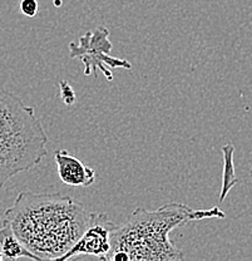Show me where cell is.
<instances>
[{"instance_id":"cell-5","label":"cell","mask_w":252,"mask_h":261,"mask_svg":"<svg viewBox=\"0 0 252 261\" xmlns=\"http://www.w3.org/2000/svg\"><path fill=\"white\" fill-rule=\"evenodd\" d=\"M116 227L117 226L110 221L107 214L92 212L80 238L59 261L70 260L82 255H91L105 261L112 249V233Z\"/></svg>"},{"instance_id":"cell-2","label":"cell","mask_w":252,"mask_h":261,"mask_svg":"<svg viewBox=\"0 0 252 261\" xmlns=\"http://www.w3.org/2000/svg\"><path fill=\"white\" fill-rule=\"evenodd\" d=\"M225 219L219 207L193 210L185 203L170 202L154 211L137 207L126 224L112 233V249L105 261L182 260L183 252L171 243L170 233L189 221Z\"/></svg>"},{"instance_id":"cell-12","label":"cell","mask_w":252,"mask_h":261,"mask_svg":"<svg viewBox=\"0 0 252 261\" xmlns=\"http://www.w3.org/2000/svg\"><path fill=\"white\" fill-rule=\"evenodd\" d=\"M0 261H3V257H2V254H0Z\"/></svg>"},{"instance_id":"cell-4","label":"cell","mask_w":252,"mask_h":261,"mask_svg":"<svg viewBox=\"0 0 252 261\" xmlns=\"http://www.w3.org/2000/svg\"><path fill=\"white\" fill-rule=\"evenodd\" d=\"M68 48L70 58L83 62L84 75L93 74L97 78L98 72H101L105 80L112 82L113 69H132L128 61L109 56L113 45L109 40V31L103 25L88 31L79 38V42L69 43Z\"/></svg>"},{"instance_id":"cell-11","label":"cell","mask_w":252,"mask_h":261,"mask_svg":"<svg viewBox=\"0 0 252 261\" xmlns=\"http://www.w3.org/2000/svg\"><path fill=\"white\" fill-rule=\"evenodd\" d=\"M250 178H251V181H252V166H251V170H250Z\"/></svg>"},{"instance_id":"cell-9","label":"cell","mask_w":252,"mask_h":261,"mask_svg":"<svg viewBox=\"0 0 252 261\" xmlns=\"http://www.w3.org/2000/svg\"><path fill=\"white\" fill-rule=\"evenodd\" d=\"M59 93H61V98L67 106L74 105L75 102V92L73 91L72 86L68 83L67 81L59 82Z\"/></svg>"},{"instance_id":"cell-8","label":"cell","mask_w":252,"mask_h":261,"mask_svg":"<svg viewBox=\"0 0 252 261\" xmlns=\"http://www.w3.org/2000/svg\"><path fill=\"white\" fill-rule=\"evenodd\" d=\"M234 152L235 147L231 143H227L226 146L222 147V153H223V176H222V187L221 195H219V201H223L229 192L231 191L232 187L238 182L235 175V166H234Z\"/></svg>"},{"instance_id":"cell-10","label":"cell","mask_w":252,"mask_h":261,"mask_svg":"<svg viewBox=\"0 0 252 261\" xmlns=\"http://www.w3.org/2000/svg\"><path fill=\"white\" fill-rule=\"evenodd\" d=\"M20 12L28 18H34L39 12V2L38 0H20Z\"/></svg>"},{"instance_id":"cell-7","label":"cell","mask_w":252,"mask_h":261,"mask_svg":"<svg viewBox=\"0 0 252 261\" xmlns=\"http://www.w3.org/2000/svg\"><path fill=\"white\" fill-rule=\"evenodd\" d=\"M0 254H2L3 260L14 261L23 259V257L37 260V257L21 244V241L13 232L12 227L4 219L0 224Z\"/></svg>"},{"instance_id":"cell-6","label":"cell","mask_w":252,"mask_h":261,"mask_svg":"<svg viewBox=\"0 0 252 261\" xmlns=\"http://www.w3.org/2000/svg\"><path fill=\"white\" fill-rule=\"evenodd\" d=\"M58 176L63 184L73 187H89L96 181V171L66 149L54 152Z\"/></svg>"},{"instance_id":"cell-3","label":"cell","mask_w":252,"mask_h":261,"mask_svg":"<svg viewBox=\"0 0 252 261\" xmlns=\"http://www.w3.org/2000/svg\"><path fill=\"white\" fill-rule=\"evenodd\" d=\"M48 136L33 107L0 91V189L47 156Z\"/></svg>"},{"instance_id":"cell-1","label":"cell","mask_w":252,"mask_h":261,"mask_svg":"<svg viewBox=\"0 0 252 261\" xmlns=\"http://www.w3.org/2000/svg\"><path fill=\"white\" fill-rule=\"evenodd\" d=\"M89 219L83 203L61 194L20 192L4 220L21 244L42 260H59L77 243Z\"/></svg>"}]
</instances>
